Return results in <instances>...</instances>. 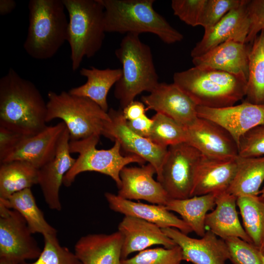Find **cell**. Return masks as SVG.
Here are the masks:
<instances>
[{
	"instance_id": "cell-2",
	"label": "cell",
	"mask_w": 264,
	"mask_h": 264,
	"mask_svg": "<svg viewBox=\"0 0 264 264\" xmlns=\"http://www.w3.org/2000/svg\"><path fill=\"white\" fill-rule=\"evenodd\" d=\"M104 8L106 32L150 33L163 43L181 42L183 35L154 8V0H100Z\"/></svg>"
},
{
	"instance_id": "cell-41",
	"label": "cell",
	"mask_w": 264,
	"mask_h": 264,
	"mask_svg": "<svg viewBox=\"0 0 264 264\" xmlns=\"http://www.w3.org/2000/svg\"><path fill=\"white\" fill-rule=\"evenodd\" d=\"M28 136L0 126V163Z\"/></svg>"
},
{
	"instance_id": "cell-28",
	"label": "cell",
	"mask_w": 264,
	"mask_h": 264,
	"mask_svg": "<svg viewBox=\"0 0 264 264\" xmlns=\"http://www.w3.org/2000/svg\"><path fill=\"white\" fill-rule=\"evenodd\" d=\"M235 177L227 191L237 197L258 196L264 181V155L237 158Z\"/></svg>"
},
{
	"instance_id": "cell-6",
	"label": "cell",
	"mask_w": 264,
	"mask_h": 264,
	"mask_svg": "<svg viewBox=\"0 0 264 264\" xmlns=\"http://www.w3.org/2000/svg\"><path fill=\"white\" fill-rule=\"evenodd\" d=\"M69 15L67 42L72 69L76 71L85 57H93L105 37L104 8L100 0H63Z\"/></svg>"
},
{
	"instance_id": "cell-14",
	"label": "cell",
	"mask_w": 264,
	"mask_h": 264,
	"mask_svg": "<svg viewBox=\"0 0 264 264\" xmlns=\"http://www.w3.org/2000/svg\"><path fill=\"white\" fill-rule=\"evenodd\" d=\"M197 114L198 117L214 122L224 128L238 146L243 135L264 124V104H255L246 101L222 108L198 106Z\"/></svg>"
},
{
	"instance_id": "cell-13",
	"label": "cell",
	"mask_w": 264,
	"mask_h": 264,
	"mask_svg": "<svg viewBox=\"0 0 264 264\" xmlns=\"http://www.w3.org/2000/svg\"><path fill=\"white\" fill-rule=\"evenodd\" d=\"M186 129L185 142L207 157L220 160L238 157V146L231 135L214 122L198 117Z\"/></svg>"
},
{
	"instance_id": "cell-45",
	"label": "cell",
	"mask_w": 264,
	"mask_h": 264,
	"mask_svg": "<svg viewBox=\"0 0 264 264\" xmlns=\"http://www.w3.org/2000/svg\"><path fill=\"white\" fill-rule=\"evenodd\" d=\"M0 264H19L9 259L4 258V257H0Z\"/></svg>"
},
{
	"instance_id": "cell-39",
	"label": "cell",
	"mask_w": 264,
	"mask_h": 264,
	"mask_svg": "<svg viewBox=\"0 0 264 264\" xmlns=\"http://www.w3.org/2000/svg\"><path fill=\"white\" fill-rule=\"evenodd\" d=\"M239 156L257 157L264 155V124L245 133L238 143Z\"/></svg>"
},
{
	"instance_id": "cell-24",
	"label": "cell",
	"mask_w": 264,
	"mask_h": 264,
	"mask_svg": "<svg viewBox=\"0 0 264 264\" xmlns=\"http://www.w3.org/2000/svg\"><path fill=\"white\" fill-rule=\"evenodd\" d=\"M122 235L90 234L76 242L74 253L82 264H121Z\"/></svg>"
},
{
	"instance_id": "cell-3",
	"label": "cell",
	"mask_w": 264,
	"mask_h": 264,
	"mask_svg": "<svg viewBox=\"0 0 264 264\" xmlns=\"http://www.w3.org/2000/svg\"><path fill=\"white\" fill-rule=\"evenodd\" d=\"M173 80L198 106L210 108L231 106L242 100L247 81L223 71L196 66L175 72Z\"/></svg>"
},
{
	"instance_id": "cell-29",
	"label": "cell",
	"mask_w": 264,
	"mask_h": 264,
	"mask_svg": "<svg viewBox=\"0 0 264 264\" xmlns=\"http://www.w3.org/2000/svg\"><path fill=\"white\" fill-rule=\"evenodd\" d=\"M0 203L18 211L26 220L33 234L57 235V230L48 223L37 206L31 188L15 193L6 199H0Z\"/></svg>"
},
{
	"instance_id": "cell-18",
	"label": "cell",
	"mask_w": 264,
	"mask_h": 264,
	"mask_svg": "<svg viewBox=\"0 0 264 264\" xmlns=\"http://www.w3.org/2000/svg\"><path fill=\"white\" fill-rule=\"evenodd\" d=\"M70 136L67 129L64 131L59 142L54 158L38 169V184L48 207L61 211L59 191L66 174L71 168L76 159L70 155Z\"/></svg>"
},
{
	"instance_id": "cell-33",
	"label": "cell",
	"mask_w": 264,
	"mask_h": 264,
	"mask_svg": "<svg viewBox=\"0 0 264 264\" xmlns=\"http://www.w3.org/2000/svg\"><path fill=\"white\" fill-rule=\"evenodd\" d=\"M153 125L148 137L164 147L185 142L186 129L170 117L156 112L153 117Z\"/></svg>"
},
{
	"instance_id": "cell-5",
	"label": "cell",
	"mask_w": 264,
	"mask_h": 264,
	"mask_svg": "<svg viewBox=\"0 0 264 264\" xmlns=\"http://www.w3.org/2000/svg\"><path fill=\"white\" fill-rule=\"evenodd\" d=\"M29 24L23 48L31 57H53L67 41L68 21L63 0H30Z\"/></svg>"
},
{
	"instance_id": "cell-11",
	"label": "cell",
	"mask_w": 264,
	"mask_h": 264,
	"mask_svg": "<svg viewBox=\"0 0 264 264\" xmlns=\"http://www.w3.org/2000/svg\"><path fill=\"white\" fill-rule=\"evenodd\" d=\"M108 113L110 120L105 123L102 135L114 142L117 141L121 150L138 156L152 165L156 170L157 178L159 177L168 148L160 146L131 130L122 109L110 108Z\"/></svg>"
},
{
	"instance_id": "cell-23",
	"label": "cell",
	"mask_w": 264,
	"mask_h": 264,
	"mask_svg": "<svg viewBox=\"0 0 264 264\" xmlns=\"http://www.w3.org/2000/svg\"><path fill=\"white\" fill-rule=\"evenodd\" d=\"M236 159H217L202 155L196 172L192 197L226 191L236 173Z\"/></svg>"
},
{
	"instance_id": "cell-43",
	"label": "cell",
	"mask_w": 264,
	"mask_h": 264,
	"mask_svg": "<svg viewBox=\"0 0 264 264\" xmlns=\"http://www.w3.org/2000/svg\"><path fill=\"white\" fill-rule=\"evenodd\" d=\"M122 110L123 115L127 121L133 120L144 116L148 110L142 102L135 100Z\"/></svg>"
},
{
	"instance_id": "cell-38",
	"label": "cell",
	"mask_w": 264,
	"mask_h": 264,
	"mask_svg": "<svg viewBox=\"0 0 264 264\" xmlns=\"http://www.w3.org/2000/svg\"><path fill=\"white\" fill-rule=\"evenodd\" d=\"M205 0H173L171 7L174 14L186 24L199 26Z\"/></svg>"
},
{
	"instance_id": "cell-37",
	"label": "cell",
	"mask_w": 264,
	"mask_h": 264,
	"mask_svg": "<svg viewBox=\"0 0 264 264\" xmlns=\"http://www.w3.org/2000/svg\"><path fill=\"white\" fill-rule=\"evenodd\" d=\"M242 0H205L199 26L204 30L217 23L223 16L241 4Z\"/></svg>"
},
{
	"instance_id": "cell-42",
	"label": "cell",
	"mask_w": 264,
	"mask_h": 264,
	"mask_svg": "<svg viewBox=\"0 0 264 264\" xmlns=\"http://www.w3.org/2000/svg\"><path fill=\"white\" fill-rule=\"evenodd\" d=\"M129 128L137 134L148 138L153 125V120L146 114L136 119L127 121Z\"/></svg>"
},
{
	"instance_id": "cell-20",
	"label": "cell",
	"mask_w": 264,
	"mask_h": 264,
	"mask_svg": "<svg viewBox=\"0 0 264 264\" xmlns=\"http://www.w3.org/2000/svg\"><path fill=\"white\" fill-rule=\"evenodd\" d=\"M118 231L123 238L121 259L154 245H161L167 248L176 245L159 226L132 216H124L118 225Z\"/></svg>"
},
{
	"instance_id": "cell-17",
	"label": "cell",
	"mask_w": 264,
	"mask_h": 264,
	"mask_svg": "<svg viewBox=\"0 0 264 264\" xmlns=\"http://www.w3.org/2000/svg\"><path fill=\"white\" fill-rule=\"evenodd\" d=\"M156 174L150 163L140 167H125L121 171L118 195L128 200H144L165 206L170 199L162 184L153 178Z\"/></svg>"
},
{
	"instance_id": "cell-4",
	"label": "cell",
	"mask_w": 264,
	"mask_h": 264,
	"mask_svg": "<svg viewBox=\"0 0 264 264\" xmlns=\"http://www.w3.org/2000/svg\"><path fill=\"white\" fill-rule=\"evenodd\" d=\"M115 54L122 65V76L115 85L114 94L123 109L143 91L151 92L159 84L150 46L139 35L127 34Z\"/></svg>"
},
{
	"instance_id": "cell-30",
	"label": "cell",
	"mask_w": 264,
	"mask_h": 264,
	"mask_svg": "<svg viewBox=\"0 0 264 264\" xmlns=\"http://www.w3.org/2000/svg\"><path fill=\"white\" fill-rule=\"evenodd\" d=\"M0 164V199L38 184V169L30 163L14 160Z\"/></svg>"
},
{
	"instance_id": "cell-16",
	"label": "cell",
	"mask_w": 264,
	"mask_h": 264,
	"mask_svg": "<svg viewBox=\"0 0 264 264\" xmlns=\"http://www.w3.org/2000/svg\"><path fill=\"white\" fill-rule=\"evenodd\" d=\"M182 252L183 261L193 264H226L229 254L224 240L209 230L200 239L191 238L174 228L162 229Z\"/></svg>"
},
{
	"instance_id": "cell-32",
	"label": "cell",
	"mask_w": 264,
	"mask_h": 264,
	"mask_svg": "<svg viewBox=\"0 0 264 264\" xmlns=\"http://www.w3.org/2000/svg\"><path fill=\"white\" fill-rule=\"evenodd\" d=\"M244 229L259 249L264 244V200L259 196L237 197Z\"/></svg>"
},
{
	"instance_id": "cell-10",
	"label": "cell",
	"mask_w": 264,
	"mask_h": 264,
	"mask_svg": "<svg viewBox=\"0 0 264 264\" xmlns=\"http://www.w3.org/2000/svg\"><path fill=\"white\" fill-rule=\"evenodd\" d=\"M23 217L0 203V257L18 264L37 259L42 250Z\"/></svg>"
},
{
	"instance_id": "cell-8",
	"label": "cell",
	"mask_w": 264,
	"mask_h": 264,
	"mask_svg": "<svg viewBox=\"0 0 264 264\" xmlns=\"http://www.w3.org/2000/svg\"><path fill=\"white\" fill-rule=\"evenodd\" d=\"M100 136L95 134L78 140H70V153H78L79 156L65 176L63 184L66 187L71 186L79 174L88 171L109 176L119 188L121 184L120 174L125 167L132 163L143 165L146 162L136 155H122L121 146L117 141H115L113 146L109 149H97L96 146Z\"/></svg>"
},
{
	"instance_id": "cell-40",
	"label": "cell",
	"mask_w": 264,
	"mask_h": 264,
	"mask_svg": "<svg viewBox=\"0 0 264 264\" xmlns=\"http://www.w3.org/2000/svg\"><path fill=\"white\" fill-rule=\"evenodd\" d=\"M247 10L250 22L246 43H252L264 29V0H248Z\"/></svg>"
},
{
	"instance_id": "cell-12",
	"label": "cell",
	"mask_w": 264,
	"mask_h": 264,
	"mask_svg": "<svg viewBox=\"0 0 264 264\" xmlns=\"http://www.w3.org/2000/svg\"><path fill=\"white\" fill-rule=\"evenodd\" d=\"M148 110L163 114L187 128L198 118V105L175 83H159L148 95L141 97Z\"/></svg>"
},
{
	"instance_id": "cell-44",
	"label": "cell",
	"mask_w": 264,
	"mask_h": 264,
	"mask_svg": "<svg viewBox=\"0 0 264 264\" xmlns=\"http://www.w3.org/2000/svg\"><path fill=\"white\" fill-rule=\"evenodd\" d=\"M16 3L13 0H0V15L5 16L11 13L15 8Z\"/></svg>"
},
{
	"instance_id": "cell-34",
	"label": "cell",
	"mask_w": 264,
	"mask_h": 264,
	"mask_svg": "<svg viewBox=\"0 0 264 264\" xmlns=\"http://www.w3.org/2000/svg\"><path fill=\"white\" fill-rule=\"evenodd\" d=\"M43 237L44 248L36 260L33 263L25 261L19 264H82L75 253L60 244L57 235Z\"/></svg>"
},
{
	"instance_id": "cell-1",
	"label": "cell",
	"mask_w": 264,
	"mask_h": 264,
	"mask_svg": "<svg viewBox=\"0 0 264 264\" xmlns=\"http://www.w3.org/2000/svg\"><path fill=\"white\" fill-rule=\"evenodd\" d=\"M47 111L36 86L10 68L0 79V126L33 135L47 127Z\"/></svg>"
},
{
	"instance_id": "cell-7",
	"label": "cell",
	"mask_w": 264,
	"mask_h": 264,
	"mask_svg": "<svg viewBox=\"0 0 264 264\" xmlns=\"http://www.w3.org/2000/svg\"><path fill=\"white\" fill-rule=\"evenodd\" d=\"M47 98L46 123L56 118L62 120L70 141L101 135L105 123L110 120L108 112L87 97L66 91H49Z\"/></svg>"
},
{
	"instance_id": "cell-26",
	"label": "cell",
	"mask_w": 264,
	"mask_h": 264,
	"mask_svg": "<svg viewBox=\"0 0 264 264\" xmlns=\"http://www.w3.org/2000/svg\"><path fill=\"white\" fill-rule=\"evenodd\" d=\"M80 74L87 78V82L81 86L71 88L68 92L91 100L108 112V94L111 87L121 78V68L101 69L91 66L89 68H82Z\"/></svg>"
},
{
	"instance_id": "cell-46",
	"label": "cell",
	"mask_w": 264,
	"mask_h": 264,
	"mask_svg": "<svg viewBox=\"0 0 264 264\" xmlns=\"http://www.w3.org/2000/svg\"><path fill=\"white\" fill-rule=\"evenodd\" d=\"M260 194H261L260 197L264 200V186L261 190H260Z\"/></svg>"
},
{
	"instance_id": "cell-25",
	"label": "cell",
	"mask_w": 264,
	"mask_h": 264,
	"mask_svg": "<svg viewBox=\"0 0 264 264\" xmlns=\"http://www.w3.org/2000/svg\"><path fill=\"white\" fill-rule=\"evenodd\" d=\"M237 198L227 191L217 194L215 208L207 214L205 227L223 240L236 237L252 244L239 219Z\"/></svg>"
},
{
	"instance_id": "cell-21",
	"label": "cell",
	"mask_w": 264,
	"mask_h": 264,
	"mask_svg": "<svg viewBox=\"0 0 264 264\" xmlns=\"http://www.w3.org/2000/svg\"><path fill=\"white\" fill-rule=\"evenodd\" d=\"M250 47L248 44L229 40L192 58V62L197 67L220 70L247 80Z\"/></svg>"
},
{
	"instance_id": "cell-47",
	"label": "cell",
	"mask_w": 264,
	"mask_h": 264,
	"mask_svg": "<svg viewBox=\"0 0 264 264\" xmlns=\"http://www.w3.org/2000/svg\"><path fill=\"white\" fill-rule=\"evenodd\" d=\"M260 251L261 252V253L263 255H264V244H263L260 248H259Z\"/></svg>"
},
{
	"instance_id": "cell-15",
	"label": "cell",
	"mask_w": 264,
	"mask_h": 264,
	"mask_svg": "<svg viewBox=\"0 0 264 264\" xmlns=\"http://www.w3.org/2000/svg\"><path fill=\"white\" fill-rule=\"evenodd\" d=\"M248 2L242 0L214 25L204 30L202 39L191 51V57H199L229 40L246 43L250 25Z\"/></svg>"
},
{
	"instance_id": "cell-48",
	"label": "cell",
	"mask_w": 264,
	"mask_h": 264,
	"mask_svg": "<svg viewBox=\"0 0 264 264\" xmlns=\"http://www.w3.org/2000/svg\"><path fill=\"white\" fill-rule=\"evenodd\" d=\"M262 259L263 264H264V255L263 254H262Z\"/></svg>"
},
{
	"instance_id": "cell-36",
	"label": "cell",
	"mask_w": 264,
	"mask_h": 264,
	"mask_svg": "<svg viewBox=\"0 0 264 264\" xmlns=\"http://www.w3.org/2000/svg\"><path fill=\"white\" fill-rule=\"evenodd\" d=\"M224 241L233 264H263L262 254L253 244L236 237Z\"/></svg>"
},
{
	"instance_id": "cell-22",
	"label": "cell",
	"mask_w": 264,
	"mask_h": 264,
	"mask_svg": "<svg viewBox=\"0 0 264 264\" xmlns=\"http://www.w3.org/2000/svg\"><path fill=\"white\" fill-rule=\"evenodd\" d=\"M104 196L110 209L115 212L142 219L161 229L174 228L187 235L193 232L188 224L165 206L134 202L110 192Z\"/></svg>"
},
{
	"instance_id": "cell-27",
	"label": "cell",
	"mask_w": 264,
	"mask_h": 264,
	"mask_svg": "<svg viewBox=\"0 0 264 264\" xmlns=\"http://www.w3.org/2000/svg\"><path fill=\"white\" fill-rule=\"evenodd\" d=\"M216 195L195 196L184 199H169L165 206L170 211L179 214L193 232L202 237L206 232L205 219L208 212L216 205Z\"/></svg>"
},
{
	"instance_id": "cell-9",
	"label": "cell",
	"mask_w": 264,
	"mask_h": 264,
	"mask_svg": "<svg viewBox=\"0 0 264 264\" xmlns=\"http://www.w3.org/2000/svg\"><path fill=\"white\" fill-rule=\"evenodd\" d=\"M201 156L198 151L186 142L168 147L157 180L170 199L192 197L196 172Z\"/></svg>"
},
{
	"instance_id": "cell-35",
	"label": "cell",
	"mask_w": 264,
	"mask_h": 264,
	"mask_svg": "<svg viewBox=\"0 0 264 264\" xmlns=\"http://www.w3.org/2000/svg\"><path fill=\"white\" fill-rule=\"evenodd\" d=\"M182 261V250L176 245L170 248L146 249L133 257L122 259L121 264H180Z\"/></svg>"
},
{
	"instance_id": "cell-31",
	"label": "cell",
	"mask_w": 264,
	"mask_h": 264,
	"mask_svg": "<svg viewBox=\"0 0 264 264\" xmlns=\"http://www.w3.org/2000/svg\"><path fill=\"white\" fill-rule=\"evenodd\" d=\"M246 101L264 104V29L254 39L248 55Z\"/></svg>"
},
{
	"instance_id": "cell-19",
	"label": "cell",
	"mask_w": 264,
	"mask_h": 264,
	"mask_svg": "<svg viewBox=\"0 0 264 264\" xmlns=\"http://www.w3.org/2000/svg\"><path fill=\"white\" fill-rule=\"evenodd\" d=\"M66 128V124L61 121L54 126H47L35 135L27 136L0 163L21 160L40 169L55 157L59 140Z\"/></svg>"
}]
</instances>
